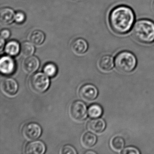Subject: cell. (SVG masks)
Instances as JSON below:
<instances>
[{"instance_id":"obj_27","label":"cell","mask_w":154,"mask_h":154,"mask_svg":"<svg viewBox=\"0 0 154 154\" xmlns=\"http://www.w3.org/2000/svg\"><path fill=\"white\" fill-rule=\"evenodd\" d=\"M0 45H1L0 48H1V51L2 52L3 50V48H4V45H5V39L2 38H1V44H0Z\"/></svg>"},{"instance_id":"obj_14","label":"cell","mask_w":154,"mask_h":154,"mask_svg":"<svg viewBox=\"0 0 154 154\" xmlns=\"http://www.w3.org/2000/svg\"><path fill=\"white\" fill-rule=\"evenodd\" d=\"M88 47L87 42L82 38L75 39L71 45L72 51L77 54H84L87 51Z\"/></svg>"},{"instance_id":"obj_26","label":"cell","mask_w":154,"mask_h":154,"mask_svg":"<svg viewBox=\"0 0 154 154\" xmlns=\"http://www.w3.org/2000/svg\"><path fill=\"white\" fill-rule=\"evenodd\" d=\"M11 33L8 29H3L1 33V38L4 39H8L10 36Z\"/></svg>"},{"instance_id":"obj_16","label":"cell","mask_w":154,"mask_h":154,"mask_svg":"<svg viewBox=\"0 0 154 154\" xmlns=\"http://www.w3.org/2000/svg\"><path fill=\"white\" fill-rule=\"evenodd\" d=\"M96 141L97 137L94 134L91 132H85L82 135L81 139V142L83 146L88 148L93 146Z\"/></svg>"},{"instance_id":"obj_22","label":"cell","mask_w":154,"mask_h":154,"mask_svg":"<svg viewBox=\"0 0 154 154\" xmlns=\"http://www.w3.org/2000/svg\"><path fill=\"white\" fill-rule=\"evenodd\" d=\"M57 68L55 65L49 63L45 65L44 68L45 74L49 77H54L57 73Z\"/></svg>"},{"instance_id":"obj_6","label":"cell","mask_w":154,"mask_h":154,"mask_svg":"<svg viewBox=\"0 0 154 154\" xmlns=\"http://www.w3.org/2000/svg\"><path fill=\"white\" fill-rule=\"evenodd\" d=\"M42 129L37 123L31 122L24 126L23 134L25 137L29 140H33L38 138L41 134Z\"/></svg>"},{"instance_id":"obj_21","label":"cell","mask_w":154,"mask_h":154,"mask_svg":"<svg viewBox=\"0 0 154 154\" xmlns=\"http://www.w3.org/2000/svg\"><path fill=\"white\" fill-rule=\"evenodd\" d=\"M88 112L91 118L96 119L101 116L103 113V109L99 104H94L89 107Z\"/></svg>"},{"instance_id":"obj_3","label":"cell","mask_w":154,"mask_h":154,"mask_svg":"<svg viewBox=\"0 0 154 154\" xmlns=\"http://www.w3.org/2000/svg\"><path fill=\"white\" fill-rule=\"evenodd\" d=\"M114 63L119 72L129 73L134 70L137 66V58L129 51H122L116 55Z\"/></svg>"},{"instance_id":"obj_24","label":"cell","mask_w":154,"mask_h":154,"mask_svg":"<svg viewBox=\"0 0 154 154\" xmlns=\"http://www.w3.org/2000/svg\"><path fill=\"white\" fill-rule=\"evenodd\" d=\"M121 153L122 154H139L140 152L136 148L129 146L122 149Z\"/></svg>"},{"instance_id":"obj_12","label":"cell","mask_w":154,"mask_h":154,"mask_svg":"<svg viewBox=\"0 0 154 154\" xmlns=\"http://www.w3.org/2000/svg\"><path fill=\"white\" fill-rule=\"evenodd\" d=\"M106 128V123L104 120L100 118L91 120L87 124L88 130L95 133H100Z\"/></svg>"},{"instance_id":"obj_5","label":"cell","mask_w":154,"mask_h":154,"mask_svg":"<svg viewBox=\"0 0 154 154\" xmlns=\"http://www.w3.org/2000/svg\"><path fill=\"white\" fill-rule=\"evenodd\" d=\"M70 114L74 120L77 122L83 121L87 116V107L83 102L76 101L71 105Z\"/></svg>"},{"instance_id":"obj_1","label":"cell","mask_w":154,"mask_h":154,"mask_svg":"<svg viewBox=\"0 0 154 154\" xmlns=\"http://www.w3.org/2000/svg\"><path fill=\"white\" fill-rule=\"evenodd\" d=\"M109 22L114 33L118 35H125L132 29L136 22V15L130 7L119 5L110 12Z\"/></svg>"},{"instance_id":"obj_15","label":"cell","mask_w":154,"mask_h":154,"mask_svg":"<svg viewBox=\"0 0 154 154\" xmlns=\"http://www.w3.org/2000/svg\"><path fill=\"white\" fill-rule=\"evenodd\" d=\"M99 68L103 72H109L114 66L113 57L109 55H105L101 57L99 62Z\"/></svg>"},{"instance_id":"obj_7","label":"cell","mask_w":154,"mask_h":154,"mask_svg":"<svg viewBox=\"0 0 154 154\" xmlns=\"http://www.w3.org/2000/svg\"><path fill=\"white\" fill-rule=\"evenodd\" d=\"M98 91L96 87L91 84L83 85L79 91V95L81 99L85 101L90 102L96 99L98 96Z\"/></svg>"},{"instance_id":"obj_18","label":"cell","mask_w":154,"mask_h":154,"mask_svg":"<svg viewBox=\"0 0 154 154\" xmlns=\"http://www.w3.org/2000/svg\"><path fill=\"white\" fill-rule=\"evenodd\" d=\"M111 148L113 151L119 152L123 149L125 146V141L123 138L120 136L113 137L110 143Z\"/></svg>"},{"instance_id":"obj_25","label":"cell","mask_w":154,"mask_h":154,"mask_svg":"<svg viewBox=\"0 0 154 154\" xmlns=\"http://www.w3.org/2000/svg\"><path fill=\"white\" fill-rule=\"evenodd\" d=\"M25 19H26V16L23 12H17L15 15V20L17 23L19 24L23 23L25 21Z\"/></svg>"},{"instance_id":"obj_11","label":"cell","mask_w":154,"mask_h":154,"mask_svg":"<svg viewBox=\"0 0 154 154\" xmlns=\"http://www.w3.org/2000/svg\"><path fill=\"white\" fill-rule=\"evenodd\" d=\"M39 61L35 56H29L26 58L23 63V68L24 71L29 74L33 73L39 67Z\"/></svg>"},{"instance_id":"obj_2","label":"cell","mask_w":154,"mask_h":154,"mask_svg":"<svg viewBox=\"0 0 154 154\" xmlns=\"http://www.w3.org/2000/svg\"><path fill=\"white\" fill-rule=\"evenodd\" d=\"M131 35L138 42L150 44L154 42V22L147 19L136 21L131 30Z\"/></svg>"},{"instance_id":"obj_23","label":"cell","mask_w":154,"mask_h":154,"mask_svg":"<svg viewBox=\"0 0 154 154\" xmlns=\"http://www.w3.org/2000/svg\"><path fill=\"white\" fill-rule=\"evenodd\" d=\"M60 153L62 154H76L77 152L73 147L70 145H66L62 148Z\"/></svg>"},{"instance_id":"obj_4","label":"cell","mask_w":154,"mask_h":154,"mask_svg":"<svg viewBox=\"0 0 154 154\" xmlns=\"http://www.w3.org/2000/svg\"><path fill=\"white\" fill-rule=\"evenodd\" d=\"M47 75L41 72L33 75L29 80V86L32 91L37 93H42L47 90L50 81Z\"/></svg>"},{"instance_id":"obj_20","label":"cell","mask_w":154,"mask_h":154,"mask_svg":"<svg viewBox=\"0 0 154 154\" xmlns=\"http://www.w3.org/2000/svg\"><path fill=\"white\" fill-rule=\"evenodd\" d=\"M35 51V47L31 42H25L21 44L20 52L24 56L27 57L31 56L33 54Z\"/></svg>"},{"instance_id":"obj_17","label":"cell","mask_w":154,"mask_h":154,"mask_svg":"<svg viewBox=\"0 0 154 154\" xmlns=\"http://www.w3.org/2000/svg\"><path fill=\"white\" fill-rule=\"evenodd\" d=\"M29 40L33 45H40L44 43L45 40V35L40 30H35L31 32L29 36Z\"/></svg>"},{"instance_id":"obj_10","label":"cell","mask_w":154,"mask_h":154,"mask_svg":"<svg viewBox=\"0 0 154 154\" xmlns=\"http://www.w3.org/2000/svg\"><path fill=\"white\" fill-rule=\"evenodd\" d=\"M45 150V145L44 142L40 140H36L26 145L25 153L29 154H43Z\"/></svg>"},{"instance_id":"obj_8","label":"cell","mask_w":154,"mask_h":154,"mask_svg":"<svg viewBox=\"0 0 154 154\" xmlns=\"http://www.w3.org/2000/svg\"><path fill=\"white\" fill-rule=\"evenodd\" d=\"M1 88L3 92L8 96L15 95L18 90L17 83L14 79L6 78L1 83Z\"/></svg>"},{"instance_id":"obj_29","label":"cell","mask_w":154,"mask_h":154,"mask_svg":"<svg viewBox=\"0 0 154 154\" xmlns=\"http://www.w3.org/2000/svg\"><path fill=\"white\" fill-rule=\"evenodd\" d=\"M153 8H154V2H153Z\"/></svg>"},{"instance_id":"obj_9","label":"cell","mask_w":154,"mask_h":154,"mask_svg":"<svg viewBox=\"0 0 154 154\" xmlns=\"http://www.w3.org/2000/svg\"><path fill=\"white\" fill-rule=\"evenodd\" d=\"M15 63L12 58L4 56L0 60V70L2 73L9 75L13 73L15 70Z\"/></svg>"},{"instance_id":"obj_28","label":"cell","mask_w":154,"mask_h":154,"mask_svg":"<svg viewBox=\"0 0 154 154\" xmlns=\"http://www.w3.org/2000/svg\"><path fill=\"white\" fill-rule=\"evenodd\" d=\"M85 154H96L95 152H94L93 151H87V152H85Z\"/></svg>"},{"instance_id":"obj_13","label":"cell","mask_w":154,"mask_h":154,"mask_svg":"<svg viewBox=\"0 0 154 154\" xmlns=\"http://www.w3.org/2000/svg\"><path fill=\"white\" fill-rule=\"evenodd\" d=\"M15 12L9 8L2 9L0 11V21L2 25H10L15 20Z\"/></svg>"},{"instance_id":"obj_19","label":"cell","mask_w":154,"mask_h":154,"mask_svg":"<svg viewBox=\"0 0 154 154\" xmlns=\"http://www.w3.org/2000/svg\"><path fill=\"white\" fill-rule=\"evenodd\" d=\"M20 47L19 44L17 41H11L8 42L5 47L6 53L12 56H17L19 53Z\"/></svg>"}]
</instances>
